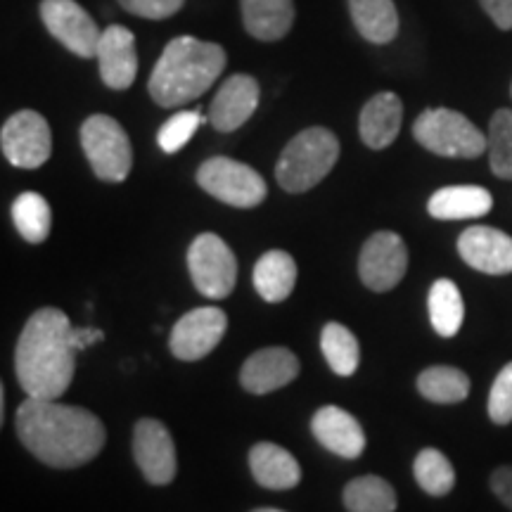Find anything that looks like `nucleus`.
Listing matches in <instances>:
<instances>
[{"label":"nucleus","mask_w":512,"mask_h":512,"mask_svg":"<svg viewBox=\"0 0 512 512\" xmlns=\"http://www.w3.org/2000/svg\"><path fill=\"white\" fill-rule=\"evenodd\" d=\"M41 19L64 48L79 57H95L102 31L76 0H43Z\"/></svg>","instance_id":"nucleus-12"},{"label":"nucleus","mask_w":512,"mask_h":512,"mask_svg":"<svg viewBox=\"0 0 512 512\" xmlns=\"http://www.w3.org/2000/svg\"><path fill=\"white\" fill-rule=\"evenodd\" d=\"M15 430L29 453L43 465L74 470L98 456L107 432L98 415L57 399H31L17 408Z\"/></svg>","instance_id":"nucleus-1"},{"label":"nucleus","mask_w":512,"mask_h":512,"mask_svg":"<svg viewBox=\"0 0 512 512\" xmlns=\"http://www.w3.org/2000/svg\"><path fill=\"white\" fill-rule=\"evenodd\" d=\"M12 223H15L17 233L31 245H41L43 240H48L53 214H50L46 197L38 192H22L12 202Z\"/></svg>","instance_id":"nucleus-27"},{"label":"nucleus","mask_w":512,"mask_h":512,"mask_svg":"<svg viewBox=\"0 0 512 512\" xmlns=\"http://www.w3.org/2000/svg\"><path fill=\"white\" fill-rule=\"evenodd\" d=\"M121 8L145 19H166L183 8L185 0H119Z\"/></svg>","instance_id":"nucleus-34"},{"label":"nucleus","mask_w":512,"mask_h":512,"mask_svg":"<svg viewBox=\"0 0 512 512\" xmlns=\"http://www.w3.org/2000/svg\"><path fill=\"white\" fill-rule=\"evenodd\" d=\"M489 418L496 425L512 422V363L503 366L489 392Z\"/></svg>","instance_id":"nucleus-33"},{"label":"nucleus","mask_w":512,"mask_h":512,"mask_svg":"<svg viewBox=\"0 0 512 512\" xmlns=\"http://www.w3.org/2000/svg\"><path fill=\"white\" fill-rule=\"evenodd\" d=\"M228 318L216 306H200L192 309L178 320L171 330L169 347L178 361H200L211 354L226 335Z\"/></svg>","instance_id":"nucleus-13"},{"label":"nucleus","mask_w":512,"mask_h":512,"mask_svg":"<svg viewBox=\"0 0 512 512\" xmlns=\"http://www.w3.org/2000/svg\"><path fill=\"white\" fill-rule=\"evenodd\" d=\"M349 12L358 34L375 46L392 43L399 34L394 0H349Z\"/></svg>","instance_id":"nucleus-24"},{"label":"nucleus","mask_w":512,"mask_h":512,"mask_svg":"<svg viewBox=\"0 0 512 512\" xmlns=\"http://www.w3.org/2000/svg\"><path fill=\"white\" fill-rule=\"evenodd\" d=\"M408 271V247L401 235L380 230L370 235L358 256V275L373 292H389Z\"/></svg>","instance_id":"nucleus-10"},{"label":"nucleus","mask_w":512,"mask_h":512,"mask_svg":"<svg viewBox=\"0 0 512 512\" xmlns=\"http://www.w3.org/2000/svg\"><path fill=\"white\" fill-rule=\"evenodd\" d=\"M100 339H105V332L98 328H72V344L76 351L93 347V344L100 342Z\"/></svg>","instance_id":"nucleus-37"},{"label":"nucleus","mask_w":512,"mask_h":512,"mask_svg":"<svg viewBox=\"0 0 512 512\" xmlns=\"http://www.w3.org/2000/svg\"><path fill=\"white\" fill-rule=\"evenodd\" d=\"M413 475L420 489L434 498L448 496L456 486V470L439 448H422L415 456Z\"/></svg>","instance_id":"nucleus-30"},{"label":"nucleus","mask_w":512,"mask_h":512,"mask_svg":"<svg viewBox=\"0 0 512 512\" xmlns=\"http://www.w3.org/2000/svg\"><path fill=\"white\" fill-rule=\"evenodd\" d=\"M133 458L143 477L155 486H166L176 479V444L164 422L143 418L133 430Z\"/></svg>","instance_id":"nucleus-11"},{"label":"nucleus","mask_w":512,"mask_h":512,"mask_svg":"<svg viewBox=\"0 0 512 512\" xmlns=\"http://www.w3.org/2000/svg\"><path fill=\"white\" fill-rule=\"evenodd\" d=\"M76 349L72 320L55 306H43L24 323L15 349V375L31 399H60L74 380Z\"/></svg>","instance_id":"nucleus-2"},{"label":"nucleus","mask_w":512,"mask_h":512,"mask_svg":"<svg viewBox=\"0 0 512 512\" xmlns=\"http://www.w3.org/2000/svg\"><path fill=\"white\" fill-rule=\"evenodd\" d=\"M252 280L261 299L271 304L285 302L297 285V264L283 249H271L256 261Z\"/></svg>","instance_id":"nucleus-23"},{"label":"nucleus","mask_w":512,"mask_h":512,"mask_svg":"<svg viewBox=\"0 0 512 512\" xmlns=\"http://www.w3.org/2000/svg\"><path fill=\"white\" fill-rule=\"evenodd\" d=\"M339 159V140L323 126L306 128L285 145L275 166V178L287 192H306L330 174Z\"/></svg>","instance_id":"nucleus-4"},{"label":"nucleus","mask_w":512,"mask_h":512,"mask_svg":"<svg viewBox=\"0 0 512 512\" xmlns=\"http://www.w3.org/2000/svg\"><path fill=\"white\" fill-rule=\"evenodd\" d=\"M252 512H283V510H275V508H256Z\"/></svg>","instance_id":"nucleus-38"},{"label":"nucleus","mask_w":512,"mask_h":512,"mask_svg":"<svg viewBox=\"0 0 512 512\" xmlns=\"http://www.w3.org/2000/svg\"><path fill=\"white\" fill-rule=\"evenodd\" d=\"M299 375V358L285 347L256 351L240 370V384L249 394H271L283 389Z\"/></svg>","instance_id":"nucleus-17"},{"label":"nucleus","mask_w":512,"mask_h":512,"mask_svg":"<svg viewBox=\"0 0 512 512\" xmlns=\"http://www.w3.org/2000/svg\"><path fill=\"white\" fill-rule=\"evenodd\" d=\"M413 136L439 157L475 159L486 152V136L465 114L448 107L425 110L415 119Z\"/></svg>","instance_id":"nucleus-5"},{"label":"nucleus","mask_w":512,"mask_h":512,"mask_svg":"<svg viewBox=\"0 0 512 512\" xmlns=\"http://www.w3.org/2000/svg\"><path fill=\"white\" fill-rule=\"evenodd\" d=\"M204 119L200 112H178L171 117L166 124L159 128L157 133V143L166 155H174V152L183 150L188 145V140L195 136V131L204 124Z\"/></svg>","instance_id":"nucleus-32"},{"label":"nucleus","mask_w":512,"mask_h":512,"mask_svg":"<svg viewBox=\"0 0 512 512\" xmlns=\"http://www.w3.org/2000/svg\"><path fill=\"white\" fill-rule=\"evenodd\" d=\"M223 69L226 50L221 46L195 36H178L157 60L147 91L159 107H181L207 93Z\"/></svg>","instance_id":"nucleus-3"},{"label":"nucleus","mask_w":512,"mask_h":512,"mask_svg":"<svg viewBox=\"0 0 512 512\" xmlns=\"http://www.w3.org/2000/svg\"><path fill=\"white\" fill-rule=\"evenodd\" d=\"M313 437L339 458L354 460L366 451V432L354 415L339 406H323L311 420Z\"/></svg>","instance_id":"nucleus-18"},{"label":"nucleus","mask_w":512,"mask_h":512,"mask_svg":"<svg viewBox=\"0 0 512 512\" xmlns=\"http://www.w3.org/2000/svg\"><path fill=\"white\" fill-rule=\"evenodd\" d=\"M81 147L100 181L121 183L131 174V140L117 119L107 117V114L88 117L81 126Z\"/></svg>","instance_id":"nucleus-6"},{"label":"nucleus","mask_w":512,"mask_h":512,"mask_svg":"<svg viewBox=\"0 0 512 512\" xmlns=\"http://www.w3.org/2000/svg\"><path fill=\"white\" fill-rule=\"evenodd\" d=\"M460 259L467 266L486 275L512 273V238L503 230L472 226L458 238Z\"/></svg>","instance_id":"nucleus-14"},{"label":"nucleus","mask_w":512,"mask_h":512,"mask_svg":"<svg viewBox=\"0 0 512 512\" xmlns=\"http://www.w3.org/2000/svg\"><path fill=\"white\" fill-rule=\"evenodd\" d=\"M491 207H494V197L479 185H448V188L434 192L427 202L430 216L439 221L479 219V216L489 214Z\"/></svg>","instance_id":"nucleus-21"},{"label":"nucleus","mask_w":512,"mask_h":512,"mask_svg":"<svg viewBox=\"0 0 512 512\" xmlns=\"http://www.w3.org/2000/svg\"><path fill=\"white\" fill-rule=\"evenodd\" d=\"M427 309H430L432 328L441 337H456L458 330L463 328L465 320V304L460 297L458 285L448 278H439L430 287L427 297Z\"/></svg>","instance_id":"nucleus-25"},{"label":"nucleus","mask_w":512,"mask_h":512,"mask_svg":"<svg viewBox=\"0 0 512 512\" xmlns=\"http://www.w3.org/2000/svg\"><path fill=\"white\" fill-rule=\"evenodd\" d=\"M489 486L496 494L498 501H501L505 508L512 510V465L496 467V470L491 472Z\"/></svg>","instance_id":"nucleus-35"},{"label":"nucleus","mask_w":512,"mask_h":512,"mask_svg":"<svg viewBox=\"0 0 512 512\" xmlns=\"http://www.w3.org/2000/svg\"><path fill=\"white\" fill-rule=\"evenodd\" d=\"M486 15L494 19L498 29H512V0H479Z\"/></svg>","instance_id":"nucleus-36"},{"label":"nucleus","mask_w":512,"mask_h":512,"mask_svg":"<svg viewBox=\"0 0 512 512\" xmlns=\"http://www.w3.org/2000/svg\"><path fill=\"white\" fill-rule=\"evenodd\" d=\"M98 64L100 76L105 86L112 91H126L131 83L136 81L138 74V53H136V38L126 27L112 24L102 31L98 43Z\"/></svg>","instance_id":"nucleus-15"},{"label":"nucleus","mask_w":512,"mask_h":512,"mask_svg":"<svg viewBox=\"0 0 512 512\" xmlns=\"http://www.w3.org/2000/svg\"><path fill=\"white\" fill-rule=\"evenodd\" d=\"M249 470L264 489L287 491L294 489L302 479V467L290 451L271 441H261L249 451Z\"/></svg>","instance_id":"nucleus-20"},{"label":"nucleus","mask_w":512,"mask_h":512,"mask_svg":"<svg viewBox=\"0 0 512 512\" xmlns=\"http://www.w3.org/2000/svg\"><path fill=\"white\" fill-rule=\"evenodd\" d=\"M192 283L207 299H226L238 283V259L219 235L202 233L188 249Z\"/></svg>","instance_id":"nucleus-8"},{"label":"nucleus","mask_w":512,"mask_h":512,"mask_svg":"<svg viewBox=\"0 0 512 512\" xmlns=\"http://www.w3.org/2000/svg\"><path fill=\"white\" fill-rule=\"evenodd\" d=\"M403 121V102L396 93H377L366 102L358 119L361 140L370 150H384L399 136Z\"/></svg>","instance_id":"nucleus-19"},{"label":"nucleus","mask_w":512,"mask_h":512,"mask_svg":"<svg viewBox=\"0 0 512 512\" xmlns=\"http://www.w3.org/2000/svg\"><path fill=\"white\" fill-rule=\"evenodd\" d=\"M259 107V83L249 74H235L223 83L211 100L209 124L219 133H233Z\"/></svg>","instance_id":"nucleus-16"},{"label":"nucleus","mask_w":512,"mask_h":512,"mask_svg":"<svg viewBox=\"0 0 512 512\" xmlns=\"http://www.w3.org/2000/svg\"><path fill=\"white\" fill-rule=\"evenodd\" d=\"M418 392L432 403H460L470 394V377L460 368L432 366L420 373Z\"/></svg>","instance_id":"nucleus-29"},{"label":"nucleus","mask_w":512,"mask_h":512,"mask_svg":"<svg viewBox=\"0 0 512 512\" xmlns=\"http://www.w3.org/2000/svg\"><path fill=\"white\" fill-rule=\"evenodd\" d=\"M486 152H489L491 171L498 178L512 181V110H498L491 117Z\"/></svg>","instance_id":"nucleus-31"},{"label":"nucleus","mask_w":512,"mask_h":512,"mask_svg":"<svg viewBox=\"0 0 512 512\" xmlns=\"http://www.w3.org/2000/svg\"><path fill=\"white\" fill-rule=\"evenodd\" d=\"M344 508L349 512H394L396 491L387 479L363 475L344 486Z\"/></svg>","instance_id":"nucleus-26"},{"label":"nucleus","mask_w":512,"mask_h":512,"mask_svg":"<svg viewBox=\"0 0 512 512\" xmlns=\"http://www.w3.org/2000/svg\"><path fill=\"white\" fill-rule=\"evenodd\" d=\"M245 29L256 41H280L294 22L292 0H240Z\"/></svg>","instance_id":"nucleus-22"},{"label":"nucleus","mask_w":512,"mask_h":512,"mask_svg":"<svg viewBox=\"0 0 512 512\" xmlns=\"http://www.w3.org/2000/svg\"><path fill=\"white\" fill-rule=\"evenodd\" d=\"M320 349H323V356L332 373H337L339 377H351L358 370V361H361L358 339L342 323L325 325L323 335H320Z\"/></svg>","instance_id":"nucleus-28"},{"label":"nucleus","mask_w":512,"mask_h":512,"mask_svg":"<svg viewBox=\"0 0 512 512\" xmlns=\"http://www.w3.org/2000/svg\"><path fill=\"white\" fill-rule=\"evenodd\" d=\"M3 155L17 169H38L50 159L53 136L48 121L34 110H22L3 124L0 131Z\"/></svg>","instance_id":"nucleus-9"},{"label":"nucleus","mask_w":512,"mask_h":512,"mask_svg":"<svg viewBox=\"0 0 512 512\" xmlns=\"http://www.w3.org/2000/svg\"><path fill=\"white\" fill-rule=\"evenodd\" d=\"M197 183L211 197L238 209H252L266 200L268 188L259 171L230 157H211L197 171Z\"/></svg>","instance_id":"nucleus-7"}]
</instances>
